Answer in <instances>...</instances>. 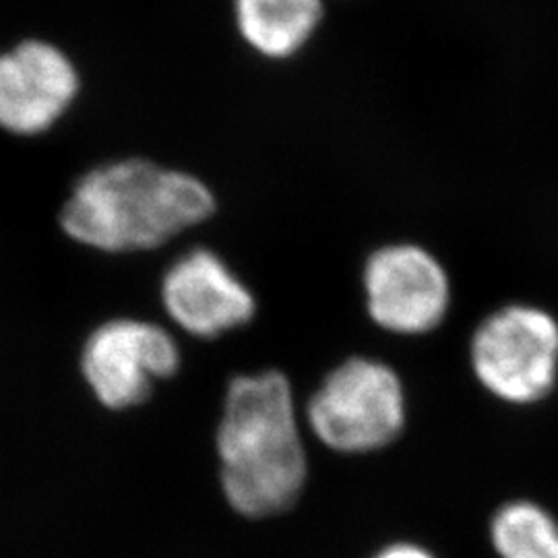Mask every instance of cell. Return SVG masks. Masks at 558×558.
<instances>
[{
    "label": "cell",
    "instance_id": "obj_5",
    "mask_svg": "<svg viewBox=\"0 0 558 558\" xmlns=\"http://www.w3.org/2000/svg\"><path fill=\"white\" fill-rule=\"evenodd\" d=\"M177 338L154 320L119 317L98 325L81 348V377L98 403L124 412L145 403L156 383L180 371Z\"/></svg>",
    "mask_w": 558,
    "mask_h": 558
},
{
    "label": "cell",
    "instance_id": "obj_1",
    "mask_svg": "<svg viewBox=\"0 0 558 558\" xmlns=\"http://www.w3.org/2000/svg\"><path fill=\"white\" fill-rule=\"evenodd\" d=\"M199 177L143 158L106 161L85 172L60 211L62 232L85 248L126 255L156 251L216 214Z\"/></svg>",
    "mask_w": 558,
    "mask_h": 558
},
{
    "label": "cell",
    "instance_id": "obj_4",
    "mask_svg": "<svg viewBox=\"0 0 558 558\" xmlns=\"http://www.w3.org/2000/svg\"><path fill=\"white\" fill-rule=\"evenodd\" d=\"M470 360L480 385L495 398L536 403L557 383V319L538 306H502L480 323Z\"/></svg>",
    "mask_w": 558,
    "mask_h": 558
},
{
    "label": "cell",
    "instance_id": "obj_9",
    "mask_svg": "<svg viewBox=\"0 0 558 558\" xmlns=\"http://www.w3.org/2000/svg\"><path fill=\"white\" fill-rule=\"evenodd\" d=\"M242 41L263 59L288 60L315 38L323 0H232Z\"/></svg>",
    "mask_w": 558,
    "mask_h": 558
},
{
    "label": "cell",
    "instance_id": "obj_7",
    "mask_svg": "<svg viewBox=\"0 0 558 558\" xmlns=\"http://www.w3.org/2000/svg\"><path fill=\"white\" fill-rule=\"evenodd\" d=\"M73 59L52 41L21 40L0 52V129L15 137H40L80 98Z\"/></svg>",
    "mask_w": 558,
    "mask_h": 558
},
{
    "label": "cell",
    "instance_id": "obj_8",
    "mask_svg": "<svg viewBox=\"0 0 558 558\" xmlns=\"http://www.w3.org/2000/svg\"><path fill=\"white\" fill-rule=\"evenodd\" d=\"M160 300L168 319L186 336L218 339L257 315L253 290L216 251L197 246L163 271Z\"/></svg>",
    "mask_w": 558,
    "mask_h": 558
},
{
    "label": "cell",
    "instance_id": "obj_10",
    "mask_svg": "<svg viewBox=\"0 0 558 558\" xmlns=\"http://www.w3.org/2000/svg\"><path fill=\"white\" fill-rule=\"evenodd\" d=\"M499 558H558V523L532 500L505 502L490 521Z\"/></svg>",
    "mask_w": 558,
    "mask_h": 558
},
{
    "label": "cell",
    "instance_id": "obj_3",
    "mask_svg": "<svg viewBox=\"0 0 558 558\" xmlns=\"http://www.w3.org/2000/svg\"><path fill=\"white\" fill-rule=\"evenodd\" d=\"M304 420L315 439L336 453H375L398 439L405 426L403 383L380 360L348 359L320 380Z\"/></svg>",
    "mask_w": 558,
    "mask_h": 558
},
{
    "label": "cell",
    "instance_id": "obj_2",
    "mask_svg": "<svg viewBox=\"0 0 558 558\" xmlns=\"http://www.w3.org/2000/svg\"><path fill=\"white\" fill-rule=\"evenodd\" d=\"M221 495L244 519L290 511L306 488L308 456L290 379L281 371L228 383L216 430Z\"/></svg>",
    "mask_w": 558,
    "mask_h": 558
},
{
    "label": "cell",
    "instance_id": "obj_11",
    "mask_svg": "<svg viewBox=\"0 0 558 558\" xmlns=\"http://www.w3.org/2000/svg\"><path fill=\"white\" fill-rule=\"evenodd\" d=\"M371 558H437L426 546H420L416 542H391L383 546L379 553Z\"/></svg>",
    "mask_w": 558,
    "mask_h": 558
},
{
    "label": "cell",
    "instance_id": "obj_6",
    "mask_svg": "<svg viewBox=\"0 0 558 558\" xmlns=\"http://www.w3.org/2000/svg\"><path fill=\"white\" fill-rule=\"evenodd\" d=\"M368 317L398 336H422L439 327L451 302L445 267L410 242L377 248L362 269Z\"/></svg>",
    "mask_w": 558,
    "mask_h": 558
}]
</instances>
